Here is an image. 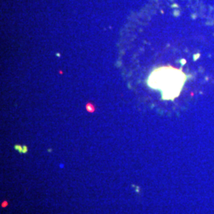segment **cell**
<instances>
[{
    "label": "cell",
    "mask_w": 214,
    "mask_h": 214,
    "mask_svg": "<svg viewBox=\"0 0 214 214\" xmlns=\"http://www.w3.org/2000/svg\"><path fill=\"white\" fill-rule=\"evenodd\" d=\"M189 76L182 70L172 66H163L154 69L147 79L148 86L161 92L163 100L174 101L181 94Z\"/></svg>",
    "instance_id": "obj_1"
},
{
    "label": "cell",
    "mask_w": 214,
    "mask_h": 214,
    "mask_svg": "<svg viewBox=\"0 0 214 214\" xmlns=\"http://www.w3.org/2000/svg\"><path fill=\"white\" fill-rule=\"evenodd\" d=\"M15 149L20 153H26L28 152V148L26 146H21V145H15Z\"/></svg>",
    "instance_id": "obj_2"
},
{
    "label": "cell",
    "mask_w": 214,
    "mask_h": 214,
    "mask_svg": "<svg viewBox=\"0 0 214 214\" xmlns=\"http://www.w3.org/2000/svg\"><path fill=\"white\" fill-rule=\"evenodd\" d=\"M87 111H89V112L93 113L94 110H95V109H94V106H92V105L88 104L87 106Z\"/></svg>",
    "instance_id": "obj_3"
},
{
    "label": "cell",
    "mask_w": 214,
    "mask_h": 214,
    "mask_svg": "<svg viewBox=\"0 0 214 214\" xmlns=\"http://www.w3.org/2000/svg\"><path fill=\"white\" fill-rule=\"evenodd\" d=\"M6 204H7V203H6V202L5 201L4 203H2V207H5V206L6 205Z\"/></svg>",
    "instance_id": "obj_4"
}]
</instances>
